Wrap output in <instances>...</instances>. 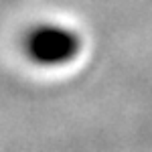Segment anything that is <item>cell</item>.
I'll list each match as a JSON object with an SVG mask.
<instances>
[{
	"instance_id": "1",
	"label": "cell",
	"mask_w": 152,
	"mask_h": 152,
	"mask_svg": "<svg viewBox=\"0 0 152 152\" xmlns=\"http://www.w3.org/2000/svg\"><path fill=\"white\" fill-rule=\"evenodd\" d=\"M24 53L31 63L45 69L71 65L79 57L83 41L77 31L57 23L35 24L23 41Z\"/></svg>"
}]
</instances>
